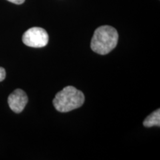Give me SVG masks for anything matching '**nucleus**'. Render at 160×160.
<instances>
[{"label": "nucleus", "mask_w": 160, "mask_h": 160, "mask_svg": "<svg viewBox=\"0 0 160 160\" xmlns=\"http://www.w3.org/2000/svg\"><path fill=\"white\" fill-rule=\"evenodd\" d=\"M119 35L114 28L109 25L100 26L96 30L92 37V51L100 55H105L115 48Z\"/></svg>", "instance_id": "nucleus-1"}, {"label": "nucleus", "mask_w": 160, "mask_h": 160, "mask_svg": "<svg viewBox=\"0 0 160 160\" xmlns=\"http://www.w3.org/2000/svg\"><path fill=\"white\" fill-rule=\"evenodd\" d=\"M85 96L73 86H67L57 93L53 104L57 111L66 113L79 108L84 104Z\"/></svg>", "instance_id": "nucleus-2"}, {"label": "nucleus", "mask_w": 160, "mask_h": 160, "mask_svg": "<svg viewBox=\"0 0 160 160\" xmlns=\"http://www.w3.org/2000/svg\"><path fill=\"white\" fill-rule=\"evenodd\" d=\"M49 37L45 29L33 27L25 32L22 42L25 45L31 48H43L48 43Z\"/></svg>", "instance_id": "nucleus-3"}, {"label": "nucleus", "mask_w": 160, "mask_h": 160, "mask_svg": "<svg viewBox=\"0 0 160 160\" xmlns=\"http://www.w3.org/2000/svg\"><path fill=\"white\" fill-rule=\"evenodd\" d=\"M28 96L25 92L21 89L15 90L8 97V105L10 108L15 113H19L23 111L27 105Z\"/></svg>", "instance_id": "nucleus-4"}, {"label": "nucleus", "mask_w": 160, "mask_h": 160, "mask_svg": "<svg viewBox=\"0 0 160 160\" xmlns=\"http://www.w3.org/2000/svg\"><path fill=\"white\" fill-rule=\"evenodd\" d=\"M143 125L145 127L151 128L153 126H158L159 127L160 125V111L159 109L156 110L154 112L150 114L146 119L144 120Z\"/></svg>", "instance_id": "nucleus-5"}, {"label": "nucleus", "mask_w": 160, "mask_h": 160, "mask_svg": "<svg viewBox=\"0 0 160 160\" xmlns=\"http://www.w3.org/2000/svg\"><path fill=\"white\" fill-rule=\"evenodd\" d=\"M6 77L5 70L3 68L0 67V82H2Z\"/></svg>", "instance_id": "nucleus-6"}, {"label": "nucleus", "mask_w": 160, "mask_h": 160, "mask_svg": "<svg viewBox=\"0 0 160 160\" xmlns=\"http://www.w3.org/2000/svg\"><path fill=\"white\" fill-rule=\"evenodd\" d=\"M10 2L17 4V5H21V4L24 3L25 0H8Z\"/></svg>", "instance_id": "nucleus-7"}]
</instances>
